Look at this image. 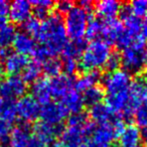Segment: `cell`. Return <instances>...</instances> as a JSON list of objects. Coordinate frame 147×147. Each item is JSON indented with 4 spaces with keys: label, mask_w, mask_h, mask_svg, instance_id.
<instances>
[{
    "label": "cell",
    "mask_w": 147,
    "mask_h": 147,
    "mask_svg": "<svg viewBox=\"0 0 147 147\" xmlns=\"http://www.w3.org/2000/svg\"><path fill=\"white\" fill-rule=\"evenodd\" d=\"M36 39L47 49L51 57H57L61 53L67 42V34L61 14H51L41 22V28Z\"/></svg>",
    "instance_id": "6da1fadb"
},
{
    "label": "cell",
    "mask_w": 147,
    "mask_h": 147,
    "mask_svg": "<svg viewBox=\"0 0 147 147\" xmlns=\"http://www.w3.org/2000/svg\"><path fill=\"white\" fill-rule=\"evenodd\" d=\"M111 53L112 49L110 45L103 39L90 41L80 57L79 69H82L84 71H99L102 67H105Z\"/></svg>",
    "instance_id": "7a4b0ae2"
},
{
    "label": "cell",
    "mask_w": 147,
    "mask_h": 147,
    "mask_svg": "<svg viewBox=\"0 0 147 147\" xmlns=\"http://www.w3.org/2000/svg\"><path fill=\"white\" fill-rule=\"evenodd\" d=\"M121 65L127 73L138 75L147 67V42L135 41L122 49Z\"/></svg>",
    "instance_id": "3957f363"
},
{
    "label": "cell",
    "mask_w": 147,
    "mask_h": 147,
    "mask_svg": "<svg viewBox=\"0 0 147 147\" xmlns=\"http://www.w3.org/2000/svg\"><path fill=\"white\" fill-rule=\"evenodd\" d=\"M90 16V12L86 11L81 6H74L65 14L63 22L67 36L71 40L84 38Z\"/></svg>",
    "instance_id": "277c9868"
},
{
    "label": "cell",
    "mask_w": 147,
    "mask_h": 147,
    "mask_svg": "<svg viewBox=\"0 0 147 147\" xmlns=\"http://www.w3.org/2000/svg\"><path fill=\"white\" fill-rule=\"evenodd\" d=\"M103 89L106 95L127 92L132 84V77L124 69H117L108 73L102 77Z\"/></svg>",
    "instance_id": "5b68a950"
},
{
    "label": "cell",
    "mask_w": 147,
    "mask_h": 147,
    "mask_svg": "<svg viewBox=\"0 0 147 147\" xmlns=\"http://www.w3.org/2000/svg\"><path fill=\"white\" fill-rule=\"evenodd\" d=\"M147 102V88L144 81L135 80L128 91V104L121 116L124 119L132 118L135 111Z\"/></svg>",
    "instance_id": "8992f818"
},
{
    "label": "cell",
    "mask_w": 147,
    "mask_h": 147,
    "mask_svg": "<svg viewBox=\"0 0 147 147\" xmlns=\"http://www.w3.org/2000/svg\"><path fill=\"white\" fill-rule=\"evenodd\" d=\"M119 137L112 123L98 125L88 141V147H111V144Z\"/></svg>",
    "instance_id": "52a82bcc"
},
{
    "label": "cell",
    "mask_w": 147,
    "mask_h": 147,
    "mask_svg": "<svg viewBox=\"0 0 147 147\" xmlns=\"http://www.w3.org/2000/svg\"><path fill=\"white\" fill-rule=\"evenodd\" d=\"M27 92V84L19 76H9L4 79L0 86V98L20 99Z\"/></svg>",
    "instance_id": "ba28073f"
},
{
    "label": "cell",
    "mask_w": 147,
    "mask_h": 147,
    "mask_svg": "<svg viewBox=\"0 0 147 147\" xmlns=\"http://www.w3.org/2000/svg\"><path fill=\"white\" fill-rule=\"evenodd\" d=\"M65 127L61 125H51L42 121L35 123L33 127V135L39 139L47 147H51L57 141V138L63 133Z\"/></svg>",
    "instance_id": "9c48e42d"
},
{
    "label": "cell",
    "mask_w": 147,
    "mask_h": 147,
    "mask_svg": "<svg viewBox=\"0 0 147 147\" xmlns=\"http://www.w3.org/2000/svg\"><path fill=\"white\" fill-rule=\"evenodd\" d=\"M17 117L22 120V123L29 124L39 117L40 106L32 96H23L16 103Z\"/></svg>",
    "instance_id": "30bf717a"
},
{
    "label": "cell",
    "mask_w": 147,
    "mask_h": 147,
    "mask_svg": "<svg viewBox=\"0 0 147 147\" xmlns=\"http://www.w3.org/2000/svg\"><path fill=\"white\" fill-rule=\"evenodd\" d=\"M67 115V111L61 106V103L51 101L40 106V111H39L40 121L47 124L61 125V122L65 119Z\"/></svg>",
    "instance_id": "8fae6325"
},
{
    "label": "cell",
    "mask_w": 147,
    "mask_h": 147,
    "mask_svg": "<svg viewBox=\"0 0 147 147\" xmlns=\"http://www.w3.org/2000/svg\"><path fill=\"white\" fill-rule=\"evenodd\" d=\"M32 14V5L29 1L16 0L10 3L9 18L14 24H23Z\"/></svg>",
    "instance_id": "7c38bea8"
},
{
    "label": "cell",
    "mask_w": 147,
    "mask_h": 147,
    "mask_svg": "<svg viewBox=\"0 0 147 147\" xmlns=\"http://www.w3.org/2000/svg\"><path fill=\"white\" fill-rule=\"evenodd\" d=\"M28 61V57L26 55L11 51L3 59V71L4 73L8 74L9 76H18V74L22 73Z\"/></svg>",
    "instance_id": "4fadbf2b"
},
{
    "label": "cell",
    "mask_w": 147,
    "mask_h": 147,
    "mask_svg": "<svg viewBox=\"0 0 147 147\" xmlns=\"http://www.w3.org/2000/svg\"><path fill=\"white\" fill-rule=\"evenodd\" d=\"M121 7H122V4L116 0H102V1L94 3L93 8L98 18L110 20V19L116 18L117 15H119Z\"/></svg>",
    "instance_id": "5bb4252c"
},
{
    "label": "cell",
    "mask_w": 147,
    "mask_h": 147,
    "mask_svg": "<svg viewBox=\"0 0 147 147\" xmlns=\"http://www.w3.org/2000/svg\"><path fill=\"white\" fill-rule=\"evenodd\" d=\"M51 97L57 99H61L67 93L73 89L74 79L73 77L67 76L65 74H61L59 76L51 78L49 80Z\"/></svg>",
    "instance_id": "9a60e30c"
},
{
    "label": "cell",
    "mask_w": 147,
    "mask_h": 147,
    "mask_svg": "<svg viewBox=\"0 0 147 147\" xmlns=\"http://www.w3.org/2000/svg\"><path fill=\"white\" fill-rule=\"evenodd\" d=\"M123 31H124V25L121 20L116 18L103 20L102 38L109 45H116Z\"/></svg>",
    "instance_id": "2e32d148"
},
{
    "label": "cell",
    "mask_w": 147,
    "mask_h": 147,
    "mask_svg": "<svg viewBox=\"0 0 147 147\" xmlns=\"http://www.w3.org/2000/svg\"><path fill=\"white\" fill-rule=\"evenodd\" d=\"M31 129L29 124L21 123L12 129L9 136V147H28L31 138Z\"/></svg>",
    "instance_id": "e0dca14e"
},
{
    "label": "cell",
    "mask_w": 147,
    "mask_h": 147,
    "mask_svg": "<svg viewBox=\"0 0 147 147\" xmlns=\"http://www.w3.org/2000/svg\"><path fill=\"white\" fill-rule=\"evenodd\" d=\"M59 103L65 108L67 113H71V115L82 113L85 108L83 96L81 95V93H79L75 89H71L69 93H67L61 99V102Z\"/></svg>",
    "instance_id": "ac0fdd59"
},
{
    "label": "cell",
    "mask_w": 147,
    "mask_h": 147,
    "mask_svg": "<svg viewBox=\"0 0 147 147\" xmlns=\"http://www.w3.org/2000/svg\"><path fill=\"white\" fill-rule=\"evenodd\" d=\"M141 131L136 125H126L118 137L119 147H140Z\"/></svg>",
    "instance_id": "d6986e66"
},
{
    "label": "cell",
    "mask_w": 147,
    "mask_h": 147,
    "mask_svg": "<svg viewBox=\"0 0 147 147\" xmlns=\"http://www.w3.org/2000/svg\"><path fill=\"white\" fill-rule=\"evenodd\" d=\"M36 42L34 38L25 33L24 31H19L16 32V35L14 37V40L12 42V47L14 49V53H17L19 55H32L36 47Z\"/></svg>",
    "instance_id": "ffe728a7"
},
{
    "label": "cell",
    "mask_w": 147,
    "mask_h": 147,
    "mask_svg": "<svg viewBox=\"0 0 147 147\" xmlns=\"http://www.w3.org/2000/svg\"><path fill=\"white\" fill-rule=\"evenodd\" d=\"M31 96L38 104H47L51 101V92L49 80L47 78H39L31 85Z\"/></svg>",
    "instance_id": "44dd1931"
},
{
    "label": "cell",
    "mask_w": 147,
    "mask_h": 147,
    "mask_svg": "<svg viewBox=\"0 0 147 147\" xmlns=\"http://www.w3.org/2000/svg\"><path fill=\"white\" fill-rule=\"evenodd\" d=\"M103 75L100 71H84V73L74 82L75 90L79 93H84L88 89L97 86L99 83L102 81Z\"/></svg>",
    "instance_id": "7402d4cb"
},
{
    "label": "cell",
    "mask_w": 147,
    "mask_h": 147,
    "mask_svg": "<svg viewBox=\"0 0 147 147\" xmlns=\"http://www.w3.org/2000/svg\"><path fill=\"white\" fill-rule=\"evenodd\" d=\"M115 116L116 115L104 103H99V104L94 105V106L90 107V110H89V118L93 123L98 125L111 123Z\"/></svg>",
    "instance_id": "603a6c76"
},
{
    "label": "cell",
    "mask_w": 147,
    "mask_h": 147,
    "mask_svg": "<svg viewBox=\"0 0 147 147\" xmlns=\"http://www.w3.org/2000/svg\"><path fill=\"white\" fill-rule=\"evenodd\" d=\"M86 40L83 39H78V40H71L65 43V47L61 51L63 59H74L78 61L80 59L85 47H86Z\"/></svg>",
    "instance_id": "cb8c5ba5"
},
{
    "label": "cell",
    "mask_w": 147,
    "mask_h": 147,
    "mask_svg": "<svg viewBox=\"0 0 147 147\" xmlns=\"http://www.w3.org/2000/svg\"><path fill=\"white\" fill-rule=\"evenodd\" d=\"M33 16L38 20L43 21L51 15V11L55 6V2L51 0H35L31 1Z\"/></svg>",
    "instance_id": "d4e9b609"
},
{
    "label": "cell",
    "mask_w": 147,
    "mask_h": 147,
    "mask_svg": "<svg viewBox=\"0 0 147 147\" xmlns=\"http://www.w3.org/2000/svg\"><path fill=\"white\" fill-rule=\"evenodd\" d=\"M17 118V107L15 100L0 98V119L12 123Z\"/></svg>",
    "instance_id": "484cf974"
},
{
    "label": "cell",
    "mask_w": 147,
    "mask_h": 147,
    "mask_svg": "<svg viewBox=\"0 0 147 147\" xmlns=\"http://www.w3.org/2000/svg\"><path fill=\"white\" fill-rule=\"evenodd\" d=\"M83 99H84L85 106L92 107L99 103H102V101L106 97V93L105 90L103 89L102 86H94L92 88L88 89L87 91H85L83 93Z\"/></svg>",
    "instance_id": "4316f807"
},
{
    "label": "cell",
    "mask_w": 147,
    "mask_h": 147,
    "mask_svg": "<svg viewBox=\"0 0 147 147\" xmlns=\"http://www.w3.org/2000/svg\"><path fill=\"white\" fill-rule=\"evenodd\" d=\"M41 73H42L41 63H37L35 61H28L27 65L22 71V77L21 78L24 80L26 84H28V83L33 84L35 81H37L40 78Z\"/></svg>",
    "instance_id": "83f0119b"
},
{
    "label": "cell",
    "mask_w": 147,
    "mask_h": 147,
    "mask_svg": "<svg viewBox=\"0 0 147 147\" xmlns=\"http://www.w3.org/2000/svg\"><path fill=\"white\" fill-rule=\"evenodd\" d=\"M103 32V20L100 18L95 16H90L88 21V25H87L86 29V36L87 39L92 40H96V39H100L102 37Z\"/></svg>",
    "instance_id": "f1b7e54d"
},
{
    "label": "cell",
    "mask_w": 147,
    "mask_h": 147,
    "mask_svg": "<svg viewBox=\"0 0 147 147\" xmlns=\"http://www.w3.org/2000/svg\"><path fill=\"white\" fill-rule=\"evenodd\" d=\"M41 67H42V71L47 77L55 78L61 75L63 71V63L57 57H49L45 63H41Z\"/></svg>",
    "instance_id": "f546056e"
},
{
    "label": "cell",
    "mask_w": 147,
    "mask_h": 147,
    "mask_svg": "<svg viewBox=\"0 0 147 147\" xmlns=\"http://www.w3.org/2000/svg\"><path fill=\"white\" fill-rule=\"evenodd\" d=\"M16 29L13 24L6 23L0 29V49H9L16 35Z\"/></svg>",
    "instance_id": "4dcf8cb0"
},
{
    "label": "cell",
    "mask_w": 147,
    "mask_h": 147,
    "mask_svg": "<svg viewBox=\"0 0 147 147\" xmlns=\"http://www.w3.org/2000/svg\"><path fill=\"white\" fill-rule=\"evenodd\" d=\"M41 22L42 21L38 20L37 18H35L34 16H31L29 19H27L24 23H23V31L25 33H27L28 35H30L33 38H37L39 34V31L41 28Z\"/></svg>",
    "instance_id": "1f68e13d"
},
{
    "label": "cell",
    "mask_w": 147,
    "mask_h": 147,
    "mask_svg": "<svg viewBox=\"0 0 147 147\" xmlns=\"http://www.w3.org/2000/svg\"><path fill=\"white\" fill-rule=\"evenodd\" d=\"M12 131L11 123L0 119V147L9 146V136Z\"/></svg>",
    "instance_id": "d6a6232c"
},
{
    "label": "cell",
    "mask_w": 147,
    "mask_h": 147,
    "mask_svg": "<svg viewBox=\"0 0 147 147\" xmlns=\"http://www.w3.org/2000/svg\"><path fill=\"white\" fill-rule=\"evenodd\" d=\"M133 118L136 123V126L146 128L147 127V102L142 104L136 111H135Z\"/></svg>",
    "instance_id": "836d02e7"
},
{
    "label": "cell",
    "mask_w": 147,
    "mask_h": 147,
    "mask_svg": "<svg viewBox=\"0 0 147 147\" xmlns=\"http://www.w3.org/2000/svg\"><path fill=\"white\" fill-rule=\"evenodd\" d=\"M130 8L132 13L139 18H144L147 16V1L146 0H135L130 3Z\"/></svg>",
    "instance_id": "e575fe53"
},
{
    "label": "cell",
    "mask_w": 147,
    "mask_h": 147,
    "mask_svg": "<svg viewBox=\"0 0 147 147\" xmlns=\"http://www.w3.org/2000/svg\"><path fill=\"white\" fill-rule=\"evenodd\" d=\"M89 122L88 115L85 113H78V114H73L67 118V126L71 127H82L85 126Z\"/></svg>",
    "instance_id": "d590c367"
},
{
    "label": "cell",
    "mask_w": 147,
    "mask_h": 147,
    "mask_svg": "<svg viewBox=\"0 0 147 147\" xmlns=\"http://www.w3.org/2000/svg\"><path fill=\"white\" fill-rule=\"evenodd\" d=\"M121 65V55L118 51H112L109 55L105 67L108 69V71H114L119 69Z\"/></svg>",
    "instance_id": "8d00e7d4"
},
{
    "label": "cell",
    "mask_w": 147,
    "mask_h": 147,
    "mask_svg": "<svg viewBox=\"0 0 147 147\" xmlns=\"http://www.w3.org/2000/svg\"><path fill=\"white\" fill-rule=\"evenodd\" d=\"M63 71H65V75L69 77H73L77 71H79V63L78 61L74 59H63Z\"/></svg>",
    "instance_id": "74e56055"
},
{
    "label": "cell",
    "mask_w": 147,
    "mask_h": 147,
    "mask_svg": "<svg viewBox=\"0 0 147 147\" xmlns=\"http://www.w3.org/2000/svg\"><path fill=\"white\" fill-rule=\"evenodd\" d=\"M31 55L33 57V61H37V63H45L47 59H49V57H49V51H47V49H45L42 45H36L34 51H33V53Z\"/></svg>",
    "instance_id": "f35d334b"
},
{
    "label": "cell",
    "mask_w": 147,
    "mask_h": 147,
    "mask_svg": "<svg viewBox=\"0 0 147 147\" xmlns=\"http://www.w3.org/2000/svg\"><path fill=\"white\" fill-rule=\"evenodd\" d=\"M74 6L75 5H74V3L71 1L63 0V1H59V2L55 3V10H57V13H59V14H67Z\"/></svg>",
    "instance_id": "ab89813d"
},
{
    "label": "cell",
    "mask_w": 147,
    "mask_h": 147,
    "mask_svg": "<svg viewBox=\"0 0 147 147\" xmlns=\"http://www.w3.org/2000/svg\"><path fill=\"white\" fill-rule=\"evenodd\" d=\"M9 7H10V3H8L5 0H0V17L6 18L8 16Z\"/></svg>",
    "instance_id": "60d3db41"
},
{
    "label": "cell",
    "mask_w": 147,
    "mask_h": 147,
    "mask_svg": "<svg viewBox=\"0 0 147 147\" xmlns=\"http://www.w3.org/2000/svg\"><path fill=\"white\" fill-rule=\"evenodd\" d=\"M141 141H142L147 147V127L146 128H143L142 131H141Z\"/></svg>",
    "instance_id": "b9f144b4"
},
{
    "label": "cell",
    "mask_w": 147,
    "mask_h": 147,
    "mask_svg": "<svg viewBox=\"0 0 147 147\" xmlns=\"http://www.w3.org/2000/svg\"><path fill=\"white\" fill-rule=\"evenodd\" d=\"M3 75H4V71H3L2 65H0V86L3 82Z\"/></svg>",
    "instance_id": "7bdbcfd3"
},
{
    "label": "cell",
    "mask_w": 147,
    "mask_h": 147,
    "mask_svg": "<svg viewBox=\"0 0 147 147\" xmlns=\"http://www.w3.org/2000/svg\"><path fill=\"white\" fill-rule=\"evenodd\" d=\"M7 23V20L6 18H2V17H0V29L2 28L5 24Z\"/></svg>",
    "instance_id": "ee69618b"
},
{
    "label": "cell",
    "mask_w": 147,
    "mask_h": 147,
    "mask_svg": "<svg viewBox=\"0 0 147 147\" xmlns=\"http://www.w3.org/2000/svg\"><path fill=\"white\" fill-rule=\"evenodd\" d=\"M144 73V83H145V85H146V88H147V67L145 69V71H143Z\"/></svg>",
    "instance_id": "f6af8a7d"
}]
</instances>
